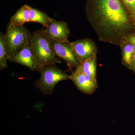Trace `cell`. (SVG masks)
Instances as JSON below:
<instances>
[{
    "label": "cell",
    "instance_id": "8",
    "mask_svg": "<svg viewBox=\"0 0 135 135\" xmlns=\"http://www.w3.org/2000/svg\"><path fill=\"white\" fill-rule=\"evenodd\" d=\"M44 29L46 36L53 40L60 42H68L70 30L66 22L58 21L51 18L48 26Z\"/></svg>",
    "mask_w": 135,
    "mask_h": 135
},
{
    "label": "cell",
    "instance_id": "16",
    "mask_svg": "<svg viewBox=\"0 0 135 135\" xmlns=\"http://www.w3.org/2000/svg\"><path fill=\"white\" fill-rule=\"evenodd\" d=\"M125 40L127 41L135 46V32L131 33L128 35L126 36Z\"/></svg>",
    "mask_w": 135,
    "mask_h": 135
},
{
    "label": "cell",
    "instance_id": "4",
    "mask_svg": "<svg viewBox=\"0 0 135 135\" xmlns=\"http://www.w3.org/2000/svg\"><path fill=\"white\" fill-rule=\"evenodd\" d=\"M32 36V33L24 25H14L9 22L4 36L9 60L15 53L31 42Z\"/></svg>",
    "mask_w": 135,
    "mask_h": 135
},
{
    "label": "cell",
    "instance_id": "15",
    "mask_svg": "<svg viewBox=\"0 0 135 135\" xmlns=\"http://www.w3.org/2000/svg\"><path fill=\"white\" fill-rule=\"evenodd\" d=\"M121 1L129 12L133 24L135 26V0Z\"/></svg>",
    "mask_w": 135,
    "mask_h": 135
},
{
    "label": "cell",
    "instance_id": "7",
    "mask_svg": "<svg viewBox=\"0 0 135 135\" xmlns=\"http://www.w3.org/2000/svg\"><path fill=\"white\" fill-rule=\"evenodd\" d=\"M70 76V80L73 82L77 89L83 94L92 95L98 87L97 79L76 69L72 72Z\"/></svg>",
    "mask_w": 135,
    "mask_h": 135
},
{
    "label": "cell",
    "instance_id": "17",
    "mask_svg": "<svg viewBox=\"0 0 135 135\" xmlns=\"http://www.w3.org/2000/svg\"><path fill=\"white\" fill-rule=\"evenodd\" d=\"M130 70H133V71L135 73V52L134 53V55H133Z\"/></svg>",
    "mask_w": 135,
    "mask_h": 135
},
{
    "label": "cell",
    "instance_id": "9",
    "mask_svg": "<svg viewBox=\"0 0 135 135\" xmlns=\"http://www.w3.org/2000/svg\"><path fill=\"white\" fill-rule=\"evenodd\" d=\"M70 44L74 53L80 63L96 54L95 45L89 39L78 40Z\"/></svg>",
    "mask_w": 135,
    "mask_h": 135
},
{
    "label": "cell",
    "instance_id": "11",
    "mask_svg": "<svg viewBox=\"0 0 135 135\" xmlns=\"http://www.w3.org/2000/svg\"><path fill=\"white\" fill-rule=\"evenodd\" d=\"M29 6L25 4L11 17L9 22L14 25L23 26L27 22H29Z\"/></svg>",
    "mask_w": 135,
    "mask_h": 135
},
{
    "label": "cell",
    "instance_id": "3",
    "mask_svg": "<svg viewBox=\"0 0 135 135\" xmlns=\"http://www.w3.org/2000/svg\"><path fill=\"white\" fill-rule=\"evenodd\" d=\"M39 73L40 77L34 85L46 95H51L59 83L70 79V75L57 67L56 65L43 66Z\"/></svg>",
    "mask_w": 135,
    "mask_h": 135
},
{
    "label": "cell",
    "instance_id": "6",
    "mask_svg": "<svg viewBox=\"0 0 135 135\" xmlns=\"http://www.w3.org/2000/svg\"><path fill=\"white\" fill-rule=\"evenodd\" d=\"M51 41L55 55L65 61L70 71L80 65V63L74 53L70 41Z\"/></svg>",
    "mask_w": 135,
    "mask_h": 135
},
{
    "label": "cell",
    "instance_id": "18",
    "mask_svg": "<svg viewBox=\"0 0 135 135\" xmlns=\"http://www.w3.org/2000/svg\"></svg>",
    "mask_w": 135,
    "mask_h": 135
},
{
    "label": "cell",
    "instance_id": "1",
    "mask_svg": "<svg viewBox=\"0 0 135 135\" xmlns=\"http://www.w3.org/2000/svg\"><path fill=\"white\" fill-rule=\"evenodd\" d=\"M86 12L101 39L125 41L135 26L121 0H87Z\"/></svg>",
    "mask_w": 135,
    "mask_h": 135
},
{
    "label": "cell",
    "instance_id": "2",
    "mask_svg": "<svg viewBox=\"0 0 135 135\" xmlns=\"http://www.w3.org/2000/svg\"><path fill=\"white\" fill-rule=\"evenodd\" d=\"M31 44L37 61L42 67L62 62L55 55L51 41L44 33L43 29L33 32Z\"/></svg>",
    "mask_w": 135,
    "mask_h": 135
},
{
    "label": "cell",
    "instance_id": "14",
    "mask_svg": "<svg viewBox=\"0 0 135 135\" xmlns=\"http://www.w3.org/2000/svg\"><path fill=\"white\" fill-rule=\"evenodd\" d=\"M4 36L5 34L2 32L0 33V69L1 70L7 68L8 61H9Z\"/></svg>",
    "mask_w": 135,
    "mask_h": 135
},
{
    "label": "cell",
    "instance_id": "5",
    "mask_svg": "<svg viewBox=\"0 0 135 135\" xmlns=\"http://www.w3.org/2000/svg\"><path fill=\"white\" fill-rule=\"evenodd\" d=\"M9 61L26 66L32 71L40 72L42 68L37 61L31 42L15 53Z\"/></svg>",
    "mask_w": 135,
    "mask_h": 135
},
{
    "label": "cell",
    "instance_id": "12",
    "mask_svg": "<svg viewBox=\"0 0 135 135\" xmlns=\"http://www.w3.org/2000/svg\"><path fill=\"white\" fill-rule=\"evenodd\" d=\"M29 22H36L41 24L46 28L51 21V18L44 12L29 6Z\"/></svg>",
    "mask_w": 135,
    "mask_h": 135
},
{
    "label": "cell",
    "instance_id": "13",
    "mask_svg": "<svg viewBox=\"0 0 135 135\" xmlns=\"http://www.w3.org/2000/svg\"><path fill=\"white\" fill-rule=\"evenodd\" d=\"M122 50V64L130 69L133 55L135 52V46L127 41L123 42Z\"/></svg>",
    "mask_w": 135,
    "mask_h": 135
},
{
    "label": "cell",
    "instance_id": "10",
    "mask_svg": "<svg viewBox=\"0 0 135 135\" xmlns=\"http://www.w3.org/2000/svg\"><path fill=\"white\" fill-rule=\"evenodd\" d=\"M75 69L97 79L96 55L81 63Z\"/></svg>",
    "mask_w": 135,
    "mask_h": 135
}]
</instances>
